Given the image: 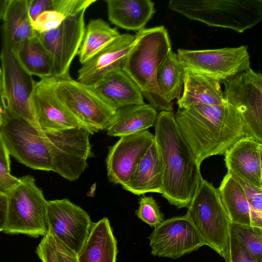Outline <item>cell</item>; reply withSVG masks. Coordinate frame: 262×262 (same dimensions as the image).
Instances as JSON below:
<instances>
[{"label": "cell", "instance_id": "1", "mask_svg": "<svg viewBox=\"0 0 262 262\" xmlns=\"http://www.w3.org/2000/svg\"><path fill=\"white\" fill-rule=\"evenodd\" d=\"M155 128L154 140L162 169V195L178 209L188 208L203 179L200 166L172 111L160 112Z\"/></svg>", "mask_w": 262, "mask_h": 262}, {"label": "cell", "instance_id": "2", "mask_svg": "<svg viewBox=\"0 0 262 262\" xmlns=\"http://www.w3.org/2000/svg\"><path fill=\"white\" fill-rule=\"evenodd\" d=\"M174 118L200 166L211 156L224 155L246 136L239 115L225 102L223 105L195 104L179 108Z\"/></svg>", "mask_w": 262, "mask_h": 262}, {"label": "cell", "instance_id": "3", "mask_svg": "<svg viewBox=\"0 0 262 262\" xmlns=\"http://www.w3.org/2000/svg\"><path fill=\"white\" fill-rule=\"evenodd\" d=\"M136 34V41L122 69L157 111H172V103L162 97L157 82V70L172 50L167 30L160 26L144 28Z\"/></svg>", "mask_w": 262, "mask_h": 262}, {"label": "cell", "instance_id": "4", "mask_svg": "<svg viewBox=\"0 0 262 262\" xmlns=\"http://www.w3.org/2000/svg\"><path fill=\"white\" fill-rule=\"evenodd\" d=\"M168 7L190 19L238 33L262 19L261 0H171Z\"/></svg>", "mask_w": 262, "mask_h": 262}, {"label": "cell", "instance_id": "5", "mask_svg": "<svg viewBox=\"0 0 262 262\" xmlns=\"http://www.w3.org/2000/svg\"><path fill=\"white\" fill-rule=\"evenodd\" d=\"M19 179V182L6 194L7 215L3 231L35 237L44 236L48 232L47 201L32 176Z\"/></svg>", "mask_w": 262, "mask_h": 262}, {"label": "cell", "instance_id": "6", "mask_svg": "<svg viewBox=\"0 0 262 262\" xmlns=\"http://www.w3.org/2000/svg\"><path fill=\"white\" fill-rule=\"evenodd\" d=\"M186 214L206 245L224 257L228 246L231 222L218 189L203 179Z\"/></svg>", "mask_w": 262, "mask_h": 262}, {"label": "cell", "instance_id": "7", "mask_svg": "<svg viewBox=\"0 0 262 262\" xmlns=\"http://www.w3.org/2000/svg\"><path fill=\"white\" fill-rule=\"evenodd\" d=\"M1 59L2 82L0 100L4 108L38 128L34 102L36 82L32 75L21 64L16 52L3 36Z\"/></svg>", "mask_w": 262, "mask_h": 262}, {"label": "cell", "instance_id": "8", "mask_svg": "<svg viewBox=\"0 0 262 262\" xmlns=\"http://www.w3.org/2000/svg\"><path fill=\"white\" fill-rule=\"evenodd\" d=\"M0 135L9 155L19 162L34 169L53 171L45 134L31 123L5 110Z\"/></svg>", "mask_w": 262, "mask_h": 262}, {"label": "cell", "instance_id": "9", "mask_svg": "<svg viewBox=\"0 0 262 262\" xmlns=\"http://www.w3.org/2000/svg\"><path fill=\"white\" fill-rule=\"evenodd\" d=\"M45 78L58 99L92 132L106 129L116 111L105 104L90 86L71 77Z\"/></svg>", "mask_w": 262, "mask_h": 262}, {"label": "cell", "instance_id": "10", "mask_svg": "<svg viewBox=\"0 0 262 262\" xmlns=\"http://www.w3.org/2000/svg\"><path fill=\"white\" fill-rule=\"evenodd\" d=\"M185 71H190L220 83L249 69L248 47L190 50L179 49L177 53Z\"/></svg>", "mask_w": 262, "mask_h": 262}, {"label": "cell", "instance_id": "11", "mask_svg": "<svg viewBox=\"0 0 262 262\" xmlns=\"http://www.w3.org/2000/svg\"><path fill=\"white\" fill-rule=\"evenodd\" d=\"M225 102L239 115L246 136L262 143V75L251 68L223 83Z\"/></svg>", "mask_w": 262, "mask_h": 262}, {"label": "cell", "instance_id": "12", "mask_svg": "<svg viewBox=\"0 0 262 262\" xmlns=\"http://www.w3.org/2000/svg\"><path fill=\"white\" fill-rule=\"evenodd\" d=\"M51 156L53 171L70 181L80 176L88 167L87 160L93 156L90 136L86 126L44 133Z\"/></svg>", "mask_w": 262, "mask_h": 262}, {"label": "cell", "instance_id": "13", "mask_svg": "<svg viewBox=\"0 0 262 262\" xmlns=\"http://www.w3.org/2000/svg\"><path fill=\"white\" fill-rule=\"evenodd\" d=\"M48 231L78 255L87 240L93 223L80 206L67 199L47 201Z\"/></svg>", "mask_w": 262, "mask_h": 262}, {"label": "cell", "instance_id": "14", "mask_svg": "<svg viewBox=\"0 0 262 262\" xmlns=\"http://www.w3.org/2000/svg\"><path fill=\"white\" fill-rule=\"evenodd\" d=\"M85 11L66 17L56 29L37 33L51 56V77H71L70 67L78 54L85 31Z\"/></svg>", "mask_w": 262, "mask_h": 262}, {"label": "cell", "instance_id": "15", "mask_svg": "<svg viewBox=\"0 0 262 262\" xmlns=\"http://www.w3.org/2000/svg\"><path fill=\"white\" fill-rule=\"evenodd\" d=\"M148 238L152 255L172 259L206 245L186 214L164 220L155 228Z\"/></svg>", "mask_w": 262, "mask_h": 262}, {"label": "cell", "instance_id": "16", "mask_svg": "<svg viewBox=\"0 0 262 262\" xmlns=\"http://www.w3.org/2000/svg\"><path fill=\"white\" fill-rule=\"evenodd\" d=\"M154 138V135L146 130L121 137L111 146L106 159L109 181L122 186L126 184Z\"/></svg>", "mask_w": 262, "mask_h": 262}, {"label": "cell", "instance_id": "17", "mask_svg": "<svg viewBox=\"0 0 262 262\" xmlns=\"http://www.w3.org/2000/svg\"><path fill=\"white\" fill-rule=\"evenodd\" d=\"M137 37V34H121L82 64L78 71L77 81L85 85L93 86L109 74L122 69Z\"/></svg>", "mask_w": 262, "mask_h": 262}, {"label": "cell", "instance_id": "18", "mask_svg": "<svg viewBox=\"0 0 262 262\" xmlns=\"http://www.w3.org/2000/svg\"><path fill=\"white\" fill-rule=\"evenodd\" d=\"M34 102L37 124L43 133L86 126L58 99L45 78L35 83Z\"/></svg>", "mask_w": 262, "mask_h": 262}, {"label": "cell", "instance_id": "19", "mask_svg": "<svg viewBox=\"0 0 262 262\" xmlns=\"http://www.w3.org/2000/svg\"><path fill=\"white\" fill-rule=\"evenodd\" d=\"M262 143L247 137L236 142L225 153L228 172L262 189Z\"/></svg>", "mask_w": 262, "mask_h": 262}, {"label": "cell", "instance_id": "20", "mask_svg": "<svg viewBox=\"0 0 262 262\" xmlns=\"http://www.w3.org/2000/svg\"><path fill=\"white\" fill-rule=\"evenodd\" d=\"M89 86L115 111L145 103L140 90L122 69L109 74L95 85Z\"/></svg>", "mask_w": 262, "mask_h": 262}, {"label": "cell", "instance_id": "21", "mask_svg": "<svg viewBox=\"0 0 262 262\" xmlns=\"http://www.w3.org/2000/svg\"><path fill=\"white\" fill-rule=\"evenodd\" d=\"M157 111L145 103L117 110L106 130L107 135L121 137L147 130L155 125Z\"/></svg>", "mask_w": 262, "mask_h": 262}, {"label": "cell", "instance_id": "22", "mask_svg": "<svg viewBox=\"0 0 262 262\" xmlns=\"http://www.w3.org/2000/svg\"><path fill=\"white\" fill-rule=\"evenodd\" d=\"M108 18L114 25L127 30L140 31L156 10L150 0H106Z\"/></svg>", "mask_w": 262, "mask_h": 262}, {"label": "cell", "instance_id": "23", "mask_svg": "<svg viewBox=\"0 0 262 262\" xmlns=\"http://www.w3.org/2000/svg\"><path fill=\"white\" fill-rule=\"evenodd\" d=\"M117 253V242L110 221L103 217L93 223L77 257L79 262H116Z\"/></svg>", "mask_w": 262, "mask_h": 262}, {"label": "cell", "instance_id": "24", "mask_svg": "<svg viewBox=\"0 0 262 262\" xmlns=\"http://www.w3.org/2000/svg\"><path fill=\"white\" fill-rule=\"evenodd\" d=\"M122 187L137 195L148 192L162 194L161 165L155 140L138 163L130 180Z\"/></svg>", "mask_w": 262, "mask_h": 262}, {"label": "cell", "instance_id": "25", "mask_svg": "<svg viewBox=\"0 0 262 262\" xmlns=\"http://www.w3.org/2000/svg\"><path fill=\"white\" fill-rule=\"evenodd\" d=\"M184 90L177 101L179 108L195 104L223 105L225 100L220 83L214 80L185 71Z\"/></svg>", "mask_w": 262, "mask_h": 262}, {"label": "cell", "instance_id": "26", "mask_svg": "<svg viewBox=\"0 0 262 262\" xmlns=\"http://www.w3.org/2000/svg\"><path fill=\"white\" fill-rule=\"evenodd\" d=\"M29 0H9L3 17L2 35L16 52L36 32L33 29L28 6Z\"/></svg>", "mask_w": 262, "mask_h": 262}, {"label": "cell", "instance_id": "27", "mask_svg": "<svg viewBox=\"0 0 262 262\" xmlns=\"http://www.w3.org/2000/svg\"><path fill=\"white\" fill-rule=\"evenodd\" d=\"M217 189L231 223L251 226L250 206L244 190L235 177L227 172Z\"/></svg>", "mask_w": 262, "mask_h": 262}, {"label": "cell", "instance_id": "28", "mask_svg": "<svg viewBox=\"0 0 262 262\" xmlns=\"http://www.w3.org/2000/svg\"><path fill=\"white\" fill-rule=\"evenodd\" d=\"M16 53L21 64L31 75L40 79L52 76L51 56L37 32L25 41Z\"/></svg>", "mask_w": 262, "mask_h": 262}, {"label": "cell", "instance_id": "29", "mask_svg": "<svg viewBox=\"0 0 262 262\" xmlns=\"http://www.w3.org/2000/svg\"><path fill=\"white\" fill-rule=\"evenodd\" d=\"M121 34L100 18L91 19L85 31L78 54L82 65L114 41Z\"/></svg>", "mask_w": 262, "mask_h": 262}, {"label": "cell", "instance_id": "30", "mask_svg": "<svg viewBox=\"0 0 262 262\" xmlns=\"http://www.w3.org/2000/svg\"><path fill=\"white\" fill-rule=\"evenodd\" d=\"M184 69L177 53L171 50L160 65L157 72V82L162 97L166 101L181 97L184 83Z\"/></svg>", "mask_w": 262, "mask_h": 262}, {"label": "cell", "instance_id": "31", "mask_svg": "<svg viewBox=\"0 0 262 262\" xmlns=\"http://www.w3.org/2000/svg\"><path fill=\"white\" fill-rule=\"evenodd\" d=\"M230 233L262 262V229L231 223Z\"/></svg>", "mask_w": 262, "mask_h": 262}, {"label": "cell", "instance_id": "32", "mask_svg": "<svg viewBox=\"0 0 262 262\" xmlns=\"http://www.w3.org/2000/svg\"><path fill=\"white\" fill-rule=\"evenodd\" d=\"M235 178L242 186L250 206L251 226L262 229V189Z\"/></svg>", "mask_w": 262, "mask_h": 262}, {"label": "cell", "instance_id": "33", "mask_svg": "<svg viewBox=\"0 0 262 262\" xmlns=\"http://www.w3.org/2000/svg\"><path fill=\"white\" fill-rule=\"evenodd\" d=\"M137 217L152 227H156L164 221V217L155 199L151 196H143L139 201V206L136 211Z\"/></svg>", "mask_w": 262, "mask_h": 262}, {"label": "cell", "instance_id": "34", "mask_svg": "<svg viewBox=\"0 0 262 262\" xmlns=\"http://www.w3.org/2000/svg\"><path fill=\"white\" fill-rule=\"evenodd\" d=\"M224 258L226 262H257L255 256L231 234Z\"/></svg>", "mask_w": 262, "mask_h": 262}, {"label": "cell", "instance_id": "35", "mask_svg": "<svg viewBox=\"0 0 262 262\" xmlns=\"http://www.w3.org/2000/svg\"><path fill=\"white\" fill-rule=\"evenodd\" d=\"M60 13L53 10L46 11L32 22L34 30L42 33L58 28L64 19Z\"/></svg>", "mask_w": 262, "mask_h": 262}, {"label": "cell", "instance_id": "36", "mask_svg": "<svg viewBox=\"0 0 262 262\" xmlns=\"http://www.w3.org/2000/svg\"><path fill=\"white\" fill-rule=\"evenodd\" d=\"M96 0H52L53 10L64 18L85 10Z\"/></svg>", "mask_w": 262, "mask_h": 262}, {"label": "cell", "instance_id": "37", "mask_svg": "<svg viewBox=\"0 0 262 262\" xmlns=\"http://www.w3.org/2000/svg\"><path fill=\"white\" fill-rule=\"evenodd\" d=\"M36 253L42 262H59L51 233L43 236L36 248Z\"/></svg>", "mask_w": 262, "mask_h": 262}, {"label": "cell", "instance_id": "38", "mask_svg": "<svg viewBox=\"0 0 262 262\" xmlns=\"http://www.w3.org/2000/svg\"><path fill=\"white\" fill-rule=\"evenodd\" d=\"M19 178L11 175L10 169L0 162V192L6 194L19 182Z\"/></svg>", "mask_w": 262, "mask_h": 262}, {"label": "cell", "instance_id": "39", "mask_svg": "<svg viewBox=\"0 0 262 262\" xmlns=\"http://www.w3.org/2000/svg\"><path fill=\"white\" fill-rule=\"evenodd\" d=\"M51 235L59 262H79L77 257L78 255L75 252L62 243L52 234Z\"/></svg>", "mask_w": 262, "mask_h": 262}, {"label": "cell", "instance_id": "40", "mask_svg": "<svg viewBox=\"0 0 262 262\" xmlns=\"http://www.w3.org/2000/svg\"><path fill=\"white\" fill-rule=\"evenodd\" d=\"M51 10L52 0H29L28 12L31 22L42 12Z\"/></svg>", "mask_w": 262, "mask_h": 262}, {"label": "cell", "instance_id": "41", "mask_svg": "<svg viewBox=\"0 0 262 262\" xmlns=\"http://www.w3.org/2000/svg\"><path fill=\"white\" fill-rule=\"evenodd\" d=\"M7 204L6 194L0 192V232L3 231L6 224Z\"/></svg>", "mask_w": 262, "mask_h": 262}, {"label": "cell", "instance_id": "42", "mask_svg": "<svg viewBox=\"0 0 262 262\" xmlns=\"http://www.w3.org/2000/svg\"><path fill=\"white\" fill-rule=\"evenodd\" d=\"M0 162L10 169L11 161L10 155L3 143L0 135Z\"/></svg>", "mask_w": 262, "mask_h": 262}, {"label": "cell", "instance_id": "43", "mask_svg": "<svg viewBox=\"0 0 262 262\" xmlns=\"http://www.w3.org/2000/svg\"><path fill=\"white\" fill-rule=\"evenodd\" d=\"M9 0H0V20L3 19Z\"/></svg>", "mask_w": 262, "mask_h": 262}, {"label": "cell", "instance_id": "44", "mask_svg": "<svg viewBox=\"0 0 262 262\" xmlns=\"http://www.w3.org/2000/svg\"><path fill=\"white\" fill-rule=\"evenodd\" d=\"M4 110H5L2 105V104L1 100H0V127H1L2 122H3V114L4 112Z\"/></svg>", "mask_w": 262, "mask_h": 262}, {"label": "cell", "instance_id": "45", "mask_svg": "<svg viewBox=\"0 0 262 262\" xmlns=\"http://www.w3.org/2000/svg\"><path fill=\"white\" fill-rule=\"evenodd\" d=\"M2 69L0 68V93L1 91V88H2Z\"/></svg>", "mask_w": 262, "mask_h": 262}, {"label": "cell", "instance_id": "46", "mask_svg": "<svg viewBox=\"0 0 262 262\" xmlns=\"http://www.w3.org/2000/svg\"><path fill=\"white\" fill-rule=\"evenodd\" d=\"M2 193V192H1Z\"/></svg>", "mask_w": 262, "mask_h": 262}]
</instances>
